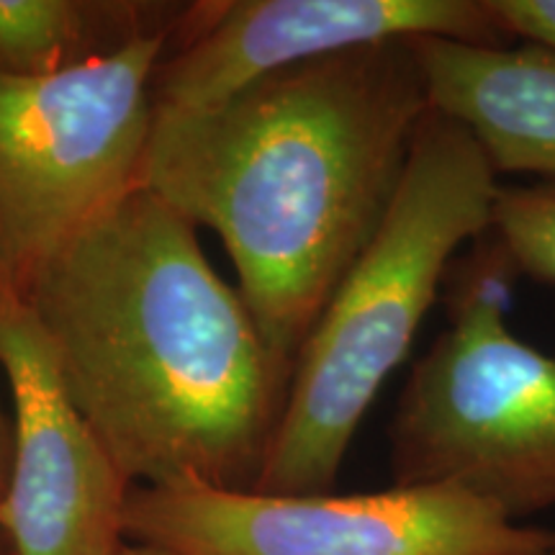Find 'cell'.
<instances>
[{"mask_svg": "<svg viewBox=\"0 0 555 555\" xmlns=\"http://www.w3.org/2000/svg\"><path fill=\"white\" fill-rule=\"evenodd\" d=\"M0 365L13 393V463L0 499L11 555H124L134 483L69 401L37 317L5 283Z\"/></svg>", "mask_w": 555, "mask_h": 555, "instance_id": "obj_8", "label": "cell"}, {"mask_svg": "<svg viewBox=\"0 0 555 555\" xmlns=\"http://www.w3.org/2000/svg\"><path fill=\"white\" fill-rule=\"evenodd\" d=\"M429 108L463 127L502 176L555 180V50L412 37Z\"/></svg>", "mask_w": 555, "mask_h": 555, "instance_id": "obj_9", "label": "cell"}, {"mask_svg": "<svg viewBox=\"0 0 555 555\" xmlns=\"http://www.w3.org/2000/svg\"><path fill=\"white\" fill-rule=\"evenodd\" d=\"M178 21L47 78L0 75V283L24 294L62 245L142 185L152 82Z\"/></svg>", "mask_w": 555, "mask_h": 555, "instance_id": "obj_5", "label": "cell"}, {"mask_svg": "<svg viewBox=\"0 0 555 555\" xmlns=\"http://www.w3.org/2000/svg\"><path fill=\"white\" fill-rule=\"evenodd\" d=\"M124 555H176V553H168V551H159V547H150V545H137V543H129L127 551Z\"/></svg>", "mask_w": 555, "mask_h": 555, "instance_id": "obj_14", "label": "cell"}, {"mask_svg": "<svg viewBox=\"0 0 555 555\" xmlns=\"http://www.w3.org/2000/svg\"><path fill=\"white\" fill-rule=\"evenodd\" d=\"M11 463H13V422L0 409V499L5 494V486L11 478Z\"/></svg>", "mask_w": 555, "mask_h": 555, "instance_id": "obj_13", "label": "cell"}, {"mask_svg": "<svg viewBox=\"0 0 555 555\" xmlns=\"http://www.w3.org/2000/svg\"><path fill=\"white\" fill-rule=\"evenodd\" d=\"M532 555H555V545L545 547V551H540V553H532Z\"/></svg>", "mask_w": 555, "mask_h": 555, "instance_id": "obj_16", "label": "cell"}, {"mask_svg": "<svg viewBox=\"0 0 555 555\" xmlns=\"http://www.w3.org/2000/svg\"><path fill=\"white\" fill-rule=\"evenodd\" d=\"M127 540L176 555H532L555 532L448 486L283 496L183 483L131 486Z\"/></svg>", "mask_w": 555, "mask_h": 555, "instance_id": "obj_6", "label": "cell"}, {"mask_svg": "<svg viewBox=\"0 0 555 555\" xmlns=\"http://www.w3.org/2000/svg\"><path fill=\"white\" fill-rule=\"evenodd\" d=\"M429 111L412 37L278 69L217 106L155 111L142 185L219 234L288 376L384 221Z\"/></svg>", "mask_w": 555, "mask_h": 555, "instance_id": "obj_2", "label": "cell"}, {"mask_svg": "<svg viewBox=\"0 0 555 555\" xmlns=\"http://www.w3.org/2000/svg\"><path fill=\"white\" fill-rule=\"evenodd\" d=\"M489 234L517 275L555 286V180L499 183Z\"/></svg>", "mask_w": 555, "mask_h": 555, "instance_id": "obj_11", "label": "cell"}, {"mask_svg": "<svg viewBox=\"0 0 555 555\" xmlns=\"http://www.w3.org/2000/svg\"><path fill=\"white\" fill-rule=\"evenodd\" d=\"M517 270L483 234L450 268L448 327L388 425L399 486H448L519 519L555 509V358L506 324Z\"/></svg>", "mask_w": 555, "mask_h": 555, "instance_id": "obj_4", "label": "cell"}, {"mask_svg": "<svg viewBox=\"0 0 555 555\" xmlns=\"http://www.w3.org/2000/svg\"><path fill=\"white\" fill-rule=\"evenodd\" d=\"M512 41H535L555 50V0H489Z\"/></svg>", "mask_w": 555, "mask_h": 555, "instance_id": "obj_12", "label": "cell"}, {"mask_svg": "<svg viewBox=\"0 0 555 555\" xmlns=\"http://www.w3.org/2000/svg\"><path fill=\"white\" fill-rule=\"evenodd\" d=\"M168 9L88 0H0V75L47 78L103 57L183 16L155 24Z\"/></svg>", "mask_w": 555, "mask_h": 555, "instance_id": "obj_10", "label": "cell"}, {"mask_svg": "<svg viewBox=\"0 0 555 555\" xmlns=\"http://www.w3.org/2000/svg\"><path fill=\"white\" fill-rule=\"evenodd\" d=\"M21 296L69 401L131 483L255 489L291 376L168 201L131 189Z\"/></svg>", "mask_w": 555, "mask_h": 555, "instance_id": "obj_1", "label": "cell"}, {"mask_svg": "<svg viewBox=\"0 0 555 555\" xmlns=\"http://www.w3.org/2000/svg\"><path fill=\"white\" fill-rule=\"evenodd\" d=\"M499 183L468 131L429 111L384 221L298 352L253 491L330 494L367 409L406 360L455 258L489 234Z\"/></svg>", "mask_w": 555, "mask_h": 555, "instance_id": "obj_3", "label": "cell"}, {"mask_svg": "<svg viewBox=\"0 0 555 555\" xmlns=\"http://www.w3.org/2000/svg\"><path fill=\"white\" fill-rule=\"evenodd\" d=\"M0 555H11L9 540H5V535H3V530H0Z\"/></svg>", "mask_w": 555, "mask_h": 555, "instance_id": "obj_15", "label": "cell"}, {"mask_svg": "<svg viewBox=\"0 0 555 555\" xmlns=\"http://www.w3.org/2000/svg\"><path fill=\"white\" fill-rule=\"evenodd\" d=\"M409 37L512 44L489 0H219L185 5L152 82L155 111H201L301 62Z\"/></svg>", "mask_w": 555, "mask_h": 555, "instance_id": "obj_7", "label": "cell"}]
</instances>
